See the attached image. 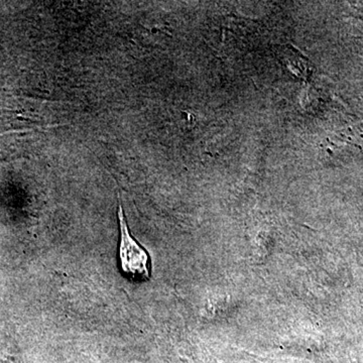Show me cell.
Listing matches in <instances>:
<instances>
[{
  "mask_svg": "<svg viewBox=\"0 0 363 363\" xmlns=\"http://www.w3.org/2000/svg\"><path fill=\"white\" fill-rule=\"evenodd\" d=\"M119 262L121 271L130 279H145L150 278V259L149 253L131 236L123 206L118 204Z\"/></svg>",
  "mask_w": 363,
  "mask_h": 363,
  "instance_id": "1",
  "label": "cell"
}]
</instances>
